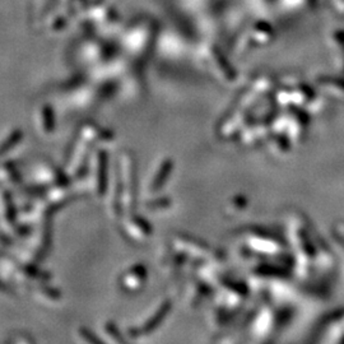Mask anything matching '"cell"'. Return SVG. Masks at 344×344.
<instances>
[{"mask_svg":"<svg viewBox=\"0 0 344 344\" xmlns=\"http://www.w3.org/2000/svg\"><path fill=\"white\" fill-rule=\"evenodd\" d=\"M107 156L106 153L101 154V158H99V176H98V189L99 194H104L106 190V171H107Z\"/></svg>","mask_w":344,"mask_h":344,"instance_id":"6da1fadb","label":"cell"},{"mask_svg":"<svg viewBox=\"0 0 344 344\" xmlns=\"http://www.w3.org/2000/svg\"><path fill=\"white\" fill-rule=\"evenodd\" d=\"M21 138H22V131L21 130L14 131V133L12 134L8 139H7V142H4V143L0 146V156H3V154H6L9 149L13 148V147L16 146L19 141H21Z\"/></svg>","mask_w":344,"mask_h":344,"instance_id":"7a4b0ae2","label":"cell"},{"mask_svg":"<svg viewBox=\"0 0 344 344\" xmlns=\"http://www.w3.org/2000/svg\"><path fill=\"white\" fill-rule=\"evenodd\" d=\"M82 336H83V338H86L87 340H89V341H92V343H93V341H96V343H99V339H97V338H94V336H92L91 335V333H89L88 330H86V329H84V330H82Z\"/></svg>","mask_w":344,"mask_h":344,"instance_id":"3957f363","label":"cell"}]
</instances>
